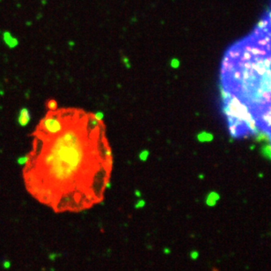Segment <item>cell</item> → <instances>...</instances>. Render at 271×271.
I'll list each match as a JSON object with an SVG mask.
<instances>
[{"mask_svg":"<svg viewBox=\"0 0 271 271\" xmlns=\"http://www.w3.org/2000/svg\"><path fill=\"white\" fill-rule=\"evenodd\" d=\"M47 107L50 111H56L57 108V102L55 100H50L47 102Z\"/></svg>","mask_w":271,"mask_h":271,"instance_id":"5b68a950","label":"cell"},{"mask_svg":"<svg viewBox=\"0 0 271 271\" xmlns=\"http://www.w3.org/2000/svg\"><path fill=\"white\" fill-rule=\"evenodd\" d=\"M148 156H149V151H148V150H143V151L140 153V158L143 159V160H145Z\"/></svg>","mask_w":271,"mask_h":271,"instance_id":"8992f818","label":"cell"},{"mask_svg":"<svg viewBox=\"0 0 271 271\" xmlns=\"http://www.w3.org/2000/svg\"><path fill=\"white\" fill-rule=\"evenodd\" d=\"M58 134L45 156L23 158L27 188L57 213L90 209L103 199L111 167L89 161L75 130Z\"/></svg>","mask_w":271,"mask_h":271,"instance_id":"6da1fadb","label":"cell"},{"mask_svg":"<svg viewBox=\"0 0 271 271\" xmlns=\"http://www.w3.org/2000/svg\"><path fill=\"white\" fill-rule=\"evenodd\" d=\"M30 121V114H29L28 110L27 108L22 109L20 117H19V121L22 126H26Z\"/></svg>","mask_w":271,"mask_h":271,"instance_id":"3957f363","label":"cell"},{"mask_svg":"<svg viewBox=\"0 0 271 271\" xmlns=\"http://www.w3.org/2000/svg\"><path fill=\"white\" fill-rule=\"evenodd\" d=\"M41 127L47 134L57 135L64 128V121L59 117L57 113H55V111H50V113L42 120Z\"/></svg>","mask_w":271,"mask_h":271,"instance_id":"7a4b0ae2","label":"cell"},{"mask_svg":"<svg viewBox=\"0 0 271 271\" xmlns=\"http://www.w3.org/2000/svg\"><path fill=\"white\" fill-rule=\"evenodd\" d=\"M269 86H268V96L265 101V104H269L271 102V72L269 75Z\"/></svg>","mask_w":271,"mask_h":271,"instance_id":"277c9868","label":"cell"},{"mask_svg":"<svg viewBox=\"0 0 271 271\" xmlns=\"http://www.w3.org/2000/svg\"><path fill=\"white\" fill-rule=\"evenodd\" d=\"M93 117L97 120V121H102V119H103V117H104V115L102 113H96V114H93Z\"/></svg>","mask_w":271,"mask_h":271,"instance_id":"52a82bcc","label":"cell"}]
</instances>
